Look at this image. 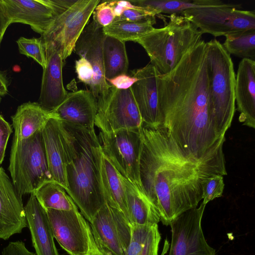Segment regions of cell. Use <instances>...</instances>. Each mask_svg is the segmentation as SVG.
<instances>
[{
	"mask_svg": "<svg viewBox=\"0 0 255 255\" xmlns=\"http://www.w3.org/2000/svg\"><path fill=\"white\" fill-rule=\"evenodd\" d=\"M139 176L142 189L157 209L160 221L169 225L202 200V183L227 172L222 146L200 159L187 156L161 124H143Z\"/></svg>",
	"mask_w": 255,
	"mask_h": 255,
	"instance_id": "1",
	"label": "cell"
},
{
	"mask_svg": "<svg viewBox=\"0 0 255 255\" xmlns=\"http://www.w3.org/2000/svg\"><path fill=\"white\" fill-rule=\"evenodd\" d=\"M206 44L190 48L169 73L157 77L160 124L188 157L200 159L223 146L209 108Z\"/></svg>",
	"mask_w": 255,
	"mask_h": 255,
	"instance_id": "2",
	"label": "cell"
},
{
	"mask_svg": "<svg viewBox=\"0 0 255 255\" xmlns=\"http://www.w3.org/2000/svg\"><path fill=\"white\" fill-rule=\"evenodd\" d=\"M60 121L65 151L66 191L90 223L106 202L100 175L101 147L96 132Z\"/></svg>",
	"mask_w": 255,
	"mask_h": 255,
	"instance_id": "3",
	"label": "cell"
},
{
	"mask_svg": "<svg viewBox=\"0 0 255 255\" xmlns=\"http://www.w3.org/2000/svg\"><path fill=\"white\" fill-rule=\"evenodd\" d=\"M206 43V67L209 112L218 136L224 137L235 113L236 76L234 65L216 39Z\"/></svg>",
	"mask_w": 255,
	"mask_h": 255,
	"instance_id": "4",
	"label": "cell"
},
{
	"mask_svg": "<svg viewBox=\"0 0 255 255\" xmlns=\"http://www.w3.org/2000/svg\"><path fill=\"white\" fill-rule=\"evenodd\" d=\"M202 32L182 15L171 14L165 26L138 38L150 62L161 74L172 71L186 53L202 39Z\"/></svg>",
	"mask_w": 255,
	"mask_h": 255,
	"instance_id": "5",
	"label": "cell"
},
{
	"mask_svg": "<svg viewBox=\"0 0 255 255\" xmlns=\"http://www.w3.org/2000/svg\"><path fill=\"white\" fill-rule=\"evenodd\" d=\"M8 170L12 182L21 197L33 193L43 183L52 180L41 131L26 139L13 140Z\"/></svg>",
	"mask_w": 255,
	"mask_h": 255,
	"instance_id": "6",
	"label": "cell"
},
{
	"mask_svg": "<svg viewBox=\"0 0 255 255\" xmlns=\"http://www.w3.org/2000/svg\"><path fill=\"white\" fill-rule=\"evenodd\" d=\"M240 4L227 3L223 6L194 7L181 14L202 32L214 36L255 29V10L238 9Z\"/></svg>",
	"mask_w": 255,
	"mask_h": 255,
	"instance_id": "7",
	"label": "cell"
},
{
	"mask_svg": "<svg viewBox=\"0 0 255 255\" xmlns=\"http://www.w3.org/2000/svg\"><path fill=\"white\" fill-rule=\"evenodd\" d=\"M98 138L103 153L118 171L142 189L139 176L142 146L141 129L121 130L111 133L100 131Z\"/></svg>",
	"mask_w": 255,
	"mask_h": 255,
	"instance_id": "8",
	"label": "cell"
},
{
	"mask_svg": "<svg viewBox=\"0 0 255 255\" xmlns=\"http://www.w3.org/2000/svg\"><path fill=\"white\" fill-rule=\"evenodd\" d=\"M100 0H77L68 9L57 16L40 38L52 42L63 61L74 49L76 43Z\"/></svg>",
	"mask_w": 255,
	"mask_h": 255,
	"instance_id": "9",
	"label": "cell"
},
{
	"mask_svg": "<svg viewBox=\"0 0 255 255\" xmlns=\"http://www.w3.org/2000/svg\"><path fill=\"white\" fill-rule=\"evenodd\" d=\"M97 107L95 126L100 131L140 129L143 125L130 88L119 90L111 86L107 97Z\"/></svg>",
	"mask_w": 255,
	"mask_h": 255,
	"instance_id": "10",
	"label": "cell"
},
{
	"mask_svg": "<svg viewBox=\"0 0 255 255\" xmlns=\"http://www.w3.org/2000/svg\"><path fill=\"white\" fill-rule=\"evenodd\" d=\"M206 205L189 209L174 218L170 226L171 242L168 255H216L207 243L201 226Z\"/></svg>",
	"mask_w": 255,
	"mask_h": 255,
	"instance_id": "11",
	"label": "cell"
},
{
	"mask_svg": "<svg viewBox=\"0 0 255 255\" xmlns=\"http://www.w3.org/2000/svg\"><path fill=\"white\" fill-rule=\"evenodd\" d=\"M54 238L69 255H86L89 249V223L78 207L70 211L45 210Z\"/></svg>",
	"mask_w": 255,
	"mask_h": 255,
	"instance_id": "12",
	"label": "cell"
},
{
	"mask_svg": "<svg viewBox=\"0 0 255 255\" xmlns=\"http://www.w3.org/2000/svg\"><path fill=\"white\" fill-rule=\"evenodd\" d=\"M106 36L103 27L94 19L88 23L78 39L74 50L91 64L94 76L90 91L95 97L97 106L107 97L111 86L106 79L104 72L103 46Z\"/></svg>",
	"mask_w": 255,
	"mask_h": 255,
	"instance_id": "13",
	"label": "cell"
},
{
	"mask_svg": "<svg viewBox=\"0 0 255 255\" xmlns=\"http://www.w3.org/2000/svg\"><path fill=\"white\" fill-rule=\"evenodd\" d=\"M89 224L92 231L113 255H125L130 240V224L120 210L106 202Z\"/></svg>",
	"mask_w": 255,
	"mask_h": 255,
	"instance_id": "14",
	"label": "cell"
},
{
	"mask_svg": "<svg viewBox=\"0 0 255 255\" xmlns=\"http://www.w3.org/2000/svg\"><path fill=\"white\" fill-rule=\"evenodd\" d=\"M40 39L44 49L46 65L43 69L38 103L45 109L52 111L64 101L68 93L63 82V61L52 42Z\"/></svg>",
	"mask_w": 255,
	"mask_h": 255,
	"instance_id": "15",
	"label": "cell"
},
{
	"mask_svg": "<svg viewBox=\"0 0 255 255\" xmlns=\"http://www.w3.org/2000/svg\"><path fill=\"white\" fill-rule=\"evenodd\" d=\"M27 227L22 197L0 167V239L7 240Z\"/></svg>",
	"mask_w": 255,
	"mask_h": 255,
	"instance_id": "16",
	"label": "cell"
},
{
	"mask_svg": "<svg viewBox=\"0 0 255 255\" xmlns=\"http://www.w3.org/2000/svg\"><path fill=\"white\" fill-rule=\"evenodd\" d=\"M159 72L151 63L131 71L137 80L131 90L143 124L156 126L160 124L158 110L157 77Z\"/></svg>",
	"mask_w": 255,
	"mask_h": 255,
	"instance_id": "17",
	"label": "cell"
},
{
	"mask_svg": "<svg viewBox=\"0 0 255 255\" xmlns=\"http://www.w3.org/2000/svg\"><path fill=\"white\" fill-rule=\"evenodd\" d=\"M98 107L90 90L67 93L64 101L52 112L58 120L95 132V120Z\"/></svg>",
	"mask_w": 255,
	"mask_h": 255,
	"instance_id": "18",
	"label": "cell"
},
{
	"mask_svg": "<svg viewBox=\"0 0 255 255\" xmlns=\"http://www.w3.org/2000/svg\"><path fill=\"white\" fill-rule=\"evenodd\" d=\"M11 23L29 25L41 35L49 28L56 15L43 0H1Z\"/></svg>",
	"mask_w": 255,
	"mask_h": 255,
	"instance_id": "19",
	"label": "cell"
},
{
	"mask_svg": "<svg viewBox=\"0 0 255 255\" xmlns=\"http://www.w3.org/2000/svg\"><path fill=\"white\" fill-rule=\"evenodd\" d=\"M24 210L36 255H59L46 212L33 193L30 194Z\"/></svg>",
	"mask_w": 255,
	"mask_h": 255,
	"instance_id": "20",
	"label": "cell"
},
{
	"mask_svg": "<svg viewBox=\"0 0 255 255\" xmlns=\"http://www.w3.org/2000/svg\"><path fill=\"white\" fill-rule=\"evenodd\" d=\"M235 102L240 112L239 121L255 128V61L243 59L236 77Z\"/></svg>",
	"mask_w": 255,
	"mask_h": 255,
	"instance_id": "21",
	"label": "cell"
},
{
	"mask_svg": "<svg viewBox=\"0 0 255 255\" xmlns=\"http://www.w3.org/2000/svg\"><path fill=\"white\" fill-rule=\"evenodd\" d=\"M41 133L52 180L59 183L66 190L65 151L60 120L57 118L50 120Z\"/></svg>",
	"mask_w": 255,
	"mask_h": 255,
	"instance_id": "22",
	"label": "cell"
},
{
	"mask_svg": "<svg viewBox=\"0 0 255 255\" xmlns=\"http://www.w3.org/2000/svg\"><path fill=\"white\" fill-rule=\"evenodd\" d=\"M53 118L58 119L52 111L45 109L38 102H28L21 104L11 117L14 130L13 140L26 139L41 131Z\"/></svg>",
	"mask_w": 255,
	"mask_h": 255,
	"instance_id": "23",
	"label": "cell"
},
{
	"mask_svg": "<svg viewBox=\"0 0 255 255\" xmlns=\"http://www.w3.org/2000/svg\"><path fill=\"white\" fill-rule=\"evenodd\" d=\"M129 223L151 226L160 221L158 211L142 188L122 175Z\"/></svg>",
	"mask_w": 255,
	"mask_h": 255,
	"instance_id": "24",
	"label": "cell"
},
{
	"mask_svg": "<svg viewBox=\"0 0 255 255\" xmlns=\"http://www.w3.org/2000/svg\"><path fill=\"white\" fill-rule=\"evenodd\" d=\"M100 175L106 202L110 206L120 210L129 221L122 175L118 171L102 150L100 158Z\"/></svg>",
	"mask_w": 255,
	"mask_h": 255,
	"instance_id": "25",
	"label": "cell"
},
{
	"mask_svg": "<svg viewBox=\"0 0 255 255\" xmlns=\"http://www.w3.org/2000/svg\"><path fill=\"white\" fill-rule=\"evenodd\" d=\"M130 2L155 16L161 13L167 14L181 13L183 11L194 7L223 6L226 4L217 0H132Z\"/></svg>",
	"mask_w": 255,
	"mask_h": 255,
	"instance_id": "26",
	"label": "cell"
},
{
	"mask_svg": "<svg viewBox=\"0 0 255 255\" xmlns=\"http://www.w3.org/2000/svg\"><path fill=\"white\" fill-rule=\"evenodd\" d=\"M103 54L106 80L127 74L129 63L125 42L106 35Z\"/></svg>",
	"mask_w": 255,
	"mask_h": 255,
	"instance_id": "27",
	"label": "cell"
},
{
	"mask_svg": "<svg viewBox=\"0 0 255 255\" xmlns=\"http://www.w3.org/2000/svg\"><path fill=\"white\" fill-rule=\"evenodd\" d=\"M33 194L45 210L70 211L77 207L65 189L53 180L43 183Z\"/></svg>",
	"mask_w": 255,
	"mask_h": 255,
	"instance_id": "28",
	"label": "cell"
},
{
	"mask_svg": "<svg viewBox=\"0 0 255 255\" xmlns=\"http://www.w3.org/2000/svg\"><path fill=\"white\" fill-rule=\"evenodd\" d=\"M155 23L151 22L135 23L127 21H114L103 27L105 35L126 42H135L138 38L151 31Z\"/></svg>",
	"mask_w": 255,
	"mask_h": 255,
	"instance_id": "29",
	"label": "cell"
},
{
	"mask_svg": "<svg viewBox=\"0 0 255 255\" xmlns=\"http://www.w3.org/2000/svg\"><path fill=\"white\" fill-rule=\"evenodd\" d=\"M223 47L230 54L255 60V29L239 31L225 36Z\"/></svg>",
	"mask_w": 255,
	"mask_h": 255,
	"instance_id": "30",
	"label": "cell"
},
{
	"mask_svg": "<svg viewBox=\"0 0 255 255\" xmlns=\"http://www.w3.org/2000/svg\"><path fill=\"white\" fill-rule=\"evenodd\" d=\"M16 43L20 54L32 58L43 69L45 68V54L40 38H27L20 37L17 40Z\"/></svg>",
	"mask_w": 255,
	"mask_h": 255,
	"instance_id": "31",
	"label": "cell"
},
{
	"mask_svg": "<svg viewBox=\"0 0 255 255\" xmlns=\"http://www.w3.org/2000/svg\"><path fill=\"white\" fill-rule=\"evenodd\" d=\"M224 186L223 175L221 174H215L204 179L202 183V203L206 205L222 196Z\"/></svg>",
	"mask_w": 255,
	"mask_h": 255,
	"instance_id": "32",
	"label": "cell"
},
{
	"mask_svg": "<svg viewBox=\"0 0 255 255\" xmlns=\"http://www.w3.org/2000/svg\"><path fill=\"white\" fill-rule=\"evenodd\" d=\"M130 224L131 237L125 255H140L144 239L149 226Z\"/></svg>",
	"mask_w": 255,
	"mask_h": 255,
	"instance_id": "33",
	"label": "cell"
},
{
	"mask_svg": "<svg viewBox=\"0 0 255 255\" xmlns=\"http://www.w3.org/2000/svg\"><path fill=\"white\" fill-rule=\"evenodd\" d=\"M161 240L158 224L149 226L146 231L140 255H158Z\"/></svg>",
	"mask_w": 255,
	"mask_h": 255,
	"instance_id": "34",
	"label": "cell"
},
{
	"mask_svg": "<svg viewBox=\"0 0 255 255\" xmlns=\"http://www.w3.org/2000/svg\"><path fill=\"white\" fill-rule=\"evenodd\" d=\"M114 21H127L135 23L147 22L156 23L155 16L138 6L125 10L119 17H116Z\"/></svg>",
	"mask_w": 255,
	"mask_h": 255,
	"instance_id": "35",
	"label": "cell"
},
{
	"mask_svg": "<svg viewBox=\"0 0 255 255\" xmlns=\"http://www.w3.org/2000/svg\"><path fill=\"white\" fill-rule=\"evenodd\" d=\"M93 14V19L103 27L112 23L116 18L113 9L108 1L99 3Z\"/></svg>",
	"mask_w": 255,
	"mask_h": 255,
	"instance_id": "36",
	"label": "cell"
},
{
	"mask_svg": "<svg viewBox=\"0 0 255 255\" xmlns=\"http://www.w3.org/2000/svg\"><path fill=\"white\" fill-rule=\"evenodd\" d=\"M76 72L80 81L90 86L94 76V72L90 62L84 57L76 61Z\"/></svg>",
	"mask_w": 255,
	"mask_h": 255,
	"instance_id": "37",
	"label": "cell"
},
{
	"mask_svg": "<svg viewBox=\"0 0 255 255\" xmlns=\"http://www.w3.org/2000/svg\"><path fill=\"white\" fill-rule=\"evenodd\" d=\"M12 132L11 126L0 115V167L3 160L8 140Z\"/></svg>",
	"mask_w": 255,
	"mask_h": 255,
	"instance_id": "38",
	"label": "cell"
},
{
	"mask_svg": "<svg viewBox=\"0 0 255 255\" xmlns=\"http://www.w3.org/2000/svg\"><path fill=\"white\" fill-rule=\"evenodd\" d=\"M89 249L86 255H113L101 243L96 234L92 231L91 227L89 228Z\"/></svg>",
	"mask_w": 255,
	"mask_h": 255,
	"instance_id": "39",
	"label": "cell"
},
{
	"mask_svg": "<svg viewBox=\"0 0 255 255\" xmlns=\"http://www.w3.org/2000/svg\"><path fill=\"white\" fill-rule=\"evenodd\" d=\"M1 255H36L29 251L21 241L9 242L2 250Z\"/></svg>",
	"mask_w": 255,
	"mask_h": 255,
	"instance_id": "40",
	"label": "cell"
},
{
	"mask_svg": "<svg viewBox=\"0 0 255 255\" xmlns=\"http://www.w3.org/2000/svg\"><path fill=\"white\" fill-rule=\"evenodd\" d=\"M137 80V78L133 76L121 74L107 81L111 86L117 89L126 90L131 88Z\"/></svg>",
	"mask_w": 255,
	"mask_h": 255,
	"instance_id": "41",
	"label": "cell"
},
{
	"mask_svg": "<svg viewBox=\"0 0 255 255\" xmlns=\"http://www.w3.org/2000/svg\"><path fill=\"white\" fill-rule=\"evenodd\" d=\"M77 0H43L54 12L56 17L68 9Z\"/></svg>",
	"mask_w": 255,
	"mask_h": 255,
	"instance_id": "42",
	"label": "cell"
},
{
	"mask_svg": "<svg viewBox=\"0 0 255 255\" xmlns=\"http://www.w3.org/2000/svg\"><path fill=\"white\" fill-rule=\"evenodd\" d=\"M108 3L112 7L116 17H119L127 9L136 7V6L132 4L129 1L112 0L108 1Z\"/></svg>",
	"mask_w": 255,
	"mask_h": 255,
	"instance_id": "43",
	"label": "cell"
},
{
	"mask_svg": "<svg viewBox=\"0 0 255 255\" xmlns=\"http://www.w3.org/2000/svg\"><path fill=\"white\" fill-rule=\"evenodd\" d=\"M10 24V19L5 11L1 0H0V45L5 32Z\"/></svg>",
	"mask_w": 255,
	"mask_h": 255,
	"instance_id": "44",
	"label": "cell"
},
{
	"mask_svg": "<svg viewBox=\"0 0 255 255\" xmlns=\"http://www.w3.org/2000/svg\"><path fill=\"white\" fill-rule=\"evenodd\" d=\"M8 81L3 73L0 71V96H5L8 92Z\"/></svg>",
	"mask_w": 255,
	"mask_h": 255,
	"instance_id": "45",
	"label": "cell"
}]
</instances>
